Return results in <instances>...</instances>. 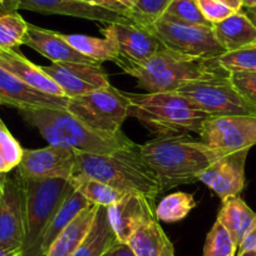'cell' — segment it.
I'll return each mask as SVG.
<instances>
[{"label": "cell", "mask_w": 256, "mask_h": 256, "mask_svg": "<svg viewBox=\"0 0 256 256\" xmlns=\"http://www.w3.org/2000/svg\"><path fill=\"white\" fill-rule=\"evenodd\" d=\"M140 152L156 174L162 192L198 181L202 172L228 154L187 134L157 137L140 144Z\"/></svg>", "instance_id": "obj_1"}, {"label": "cell", "mask_w": 256, "mask_h": 256, "mask_svg": "<svg viewBox=\"0 0 256 256\" xmlns=\"http://www.w3.org/2000/svg\"><path fill=\"white\" fill-rule=\"evenodd\" d=\"M26 123L36 127L48 144L86 154H112L136 144L123 132L96 131L66 108L19 110Z\"/></svg>", "instance_id": "obj_2"}, {"label": "cell", "mask_w": 256, "mask_h": 256, "mask_svg": "<svg viewBox=\"0 0 256 256\" xmlns=\"http://www.w3.org/2000/svg\"><path fill=\"white\" fill-rule=\"evenodd\" d=\"M73 174L98 180L126 194H141L152 200L162 192L156 174L144 160L137 144L112 154L76 152Z\"/></svg>", "instance_id": "obj_3"}, {"label": "cell", "mask_w": 256, "mask_h": 256, "mask_svg": "<svg viewBox=\"0 0 256 256\" xmlns=\"http://www.w3.org/2000/svg\"><path fill=\"white\" fill-rule=\"evenodd\" d=\"M128 117H134L158 137L200 134L210 116L177 92L127 93Z\"/></svg>", "instance_id": "obj_4"}, {"label": "cell", "mask_w": 256, "mask_h": 256, "mask_svg": "<svg viewBox=\"0 0 256 256\" xmlns=\"http://www.w3.org/2000/svg\"><path fill=\"white\" fill-rule=\"evenodd\" d=\"M127 74L136 78L146 93L176 92L190 80H198L218 70L208 62L188 58L164 48L140 64H118Z\"/></svg>", "instance_id": "obj_5"}, {"label": "cell", "mask_w": 256, "mask_h": 256, "mask_svg": "<svg viewBox=\"0 0 256 256\" xmlns=\"http://www.w3.org/2000/svg\"><path fill=\"white\" fill-rule=\"evenodd\" d=\"M26 194V234L22 256H44L43 240L52 218L73 186L70 180H23Z\"/></svg>", "instance_id": "obj_6"}, {"label": "cell", "mask_w": 256, "mask_h": 256, "mask_svg": "<svg viewBox=\"0 0 256 256\" xmlns=\"http://www.w3.org/2000/svg\"><path fill=\"white\" fill-rule=\"evenodd\" d=\"M176 92L210 117L256 116V108L238 93L228 73L221 70L210 76L190 80Z\"/></svg>", "instance_id": "obj_7"}, {"label": "cell", "mask_w": 256, "mask_h": 256, "mask_svg": "<svg viewBox=\"0 0 256 256\" xmlns=\"http://www.w3.org/2000/svg\"><path fill=\"white\" fill-rule=\"evenodd\" d=\"M66 110L96 131L120 134L123 122L128 118V100L124 92L110 84L68 98Z\"/></svg>", "instance_id": "obj_8"}, {"label": "cell", "mask_w": 256, "mask_h": 256, "mask_svg": "<svg viewBox=\"0 0 256 256\" xmlns=\"http://www.w3.org/2000/svg\"><path fill=\"white\" fill-rule=\"evenodd\" d=\"M147 29L167 49L188 58L208 62L225 53L216 39L212 26H194L161 18Z\"/></svg>", "instance_id": "obj_9"}, {"label": "cell", "mask_w": 256, "mask_h": 256, "mask_svg": "<svg viewBox=\"0 0 256 256\" xmlns=\"http://www.w3.org/2000/svg\"><path fill=\"white\" fill-rule=\"evenodd\" d=\"M198 136L204 144L225 154L250 150L256 144V116L208 117Z\"/></svg>", "instance_id": "obj_10"}, {"label": "cell", "mask_w": 256, "mask_h": 256, "mask_svg": "<svg viewBox=\"0 0 256 256\" xmlns=\"http://www.w3.org/2000/svg\"><path fill=\"white\" fill-rule=\"evenodd\" d=\"M104 38L112 39L118 48V58L114 63L140 64L151 58L166 46L147 28L134 22L108 23L100 29Z\"/></svg>", "instance_id": "obj_11"}, {"label": "cell", "mask_w": 256, "mask_h": 256, "mask_svg": "<svg viewBox=\"0 0 256 256\" xmlns=\"http://www.w3.org/2000/svg\"><path fill=\"white\" fill-rule=\"evenodd\" d=\"M76 152L48 144L43 148H24L16 174L23 180H70L74 174Z\"/></svg>", "instance_id": "obj_12"}, {"label": "cell", "mask_w": 256, "mask_h": 256, "mask_svg": "<svg viewBox=\"0 0 256 256\" xmlns=\"http://www.w3.org/2000/svg\"><path fill=\"white\" fill-rule=\"evenodd\" d=\"M26 234V194L16 174L8 177L0 196V245L20 248Z\"/></svg>", "instance_id": "obj_13"}, {"label": "cell", "mask_w": 256, "mask_h": 256, "mask_svg": "<svg viewBox=\"0 0 256 256\" xmlns=\"http://www.w3.org/2000/svg\"><path fill=\"white\" fill-rule=\"evenodd\" d=\"M42 70L62 88L68 98L87 94L110 86L108 74L100 63L62 62L52 63L42 67Z\"/></svg>", "instance_id": "obj_14"}, {"label": "cell", "mask_w": 256, "mask_h": 256, "mask_svg": "<svg viewBox=\"0 0 256 256\" xmlns=\"http://www.w3.org/2000/svg\"><path fill=\"white\" fill-rule=\"evenodd\" d=\"M248 150L231 152L202 172L198 181L212 190L222 201L238 196L245 187V162Z\"/></svg>", "instance_id": "obj_15"}, {"label": "cell", "mask_w": 256, "mask_h": 256, "mask_svg": "<svg viewBox=\"0 0 256 256\" xmlns=\"http://www.w3.org/2000/svg\"><path fill=\"white\" fill-rule=\"evenodd\" d=\"M154 200L141 194H126L118 202L107 208L110 226L118 241L127 244L140 226L156 218Z\"/></svg>", "instance_id": "obj_16"}, {"label": "cell", "mask_w": 256, "mask_h": 256, "mask_svg": "<svg viewBox=\"0 0 256 256\" xmlns=\"http://www.w3.org/2000/svg\"><path fill=\"white\" fill-rule=\"evenodd\" d=\"M67 97H56L39 92L0 67V104L26 110L36 108H67Z\"/></svg>", "instance_id": "obj_17"}, {"label": "cell", "mask_w": 256, "mask_h": 256, "mask_svg": "<svg viewBox=\"0 0 256 256\" xmlns=\"http://www.w3.org/2000/svg\"><path fill=\"white\" fill-rule=\"evenodd\" d=\"M36 12L40 14H58L74 16L100 23L132 22L120 14L100 8L94 4L83 3L80 0H19V10Z\"/></svg>", "instance_id": "obj_18"}, {"label": "cell", "mask_w": 256, "mask_h": 256, "mask_svg": "<svg viewBox=\"0 0 256 256\" xmlns=\"http://www.w3.org/2000/svg\"><path fill=\"white\" fill-rule=\"evenodd\" d=\"M24 44L30 46L42 56L52 60V63H62V62H73V63H96L88 56H83L76 50L66 39L63 34L58 32L48 30L39 28L28 23Z\"/></svg>", "instance_id": "obj_19"}, {"label": "cell", "mask_w": 256, "mask_h": 256, "mask_svg": "<svg viewBox=\"0 0 256 256\" xmlns=\"http://www.w3.org/2000/svg\"><path fill=\"white\" fill-rule=\"evenodd\" d=\"M0 67L39 92L56 97H66L62 88L42 70L40 66L32 63L28 58L14 49L0 50Z\"/></svg>", "instance_id": "obj_20"}, {"label": "cell", "mask_w": 256, "mask_h": 256, "mask_svg": "<svg viewBox=\"0 0 256 256\" xmlns=\"http://www.w3.org/2000/svg\"><path fill=\"white\" fill-rule=\"evenodd\" d=\"M212 29L225 53L256 43L255 26L242 10L235 12L224 20L212 24Z\"/></svg>", "instance_id": "obj_21"}, {"label": "cell", "mask_w": 256, "mask_h": 256, "mask_svg": "<svg viewBox=\"0 0 256 256\" xmlns=\"http://www.w3.org/2000/svg\"><path fill=\"white\" fill-rule=\"evenodd\" d=\"M100 205L92 204L80 211L74 220L54 240L46 256H72L92 228Z\"/></svg>", "instance_id": "obj_22"}, {"label": "cell", "mask_w": 256, "mask_h": 256, "mask_svg": "<svg viewBox=\"0 0 256 256\" xmlns=\"http://www.w3.org/2000/svg\"><path fill=\"white\" fill-rule=\"evenodd\" d=\"M127 245L136 256H174V245L157 218L140 226L130 236Z\"/></svg>", "instance_id": "obj_23"}, {"label": "cell", "mask_w": 256, "mask_h": 256, "mask_svg": "<svg viewBox=\"0 0 256 256\" xmlns=\"http://www.w3.org/2000/svg\"><path fill=\"white\" fill-rule=\"evenodd\" d=\"M218 221L228 230L234 244L238 248L255 224L256 212L246 205L242 198L234 196L222 201V208L218 211Z\"/></svg>", "instance_id": "obj_24"}, {"label": "cell", "mask_w": 256, "mask_h": 256, "mask_svg": "<svg viewBox=\"0 0 256 256\" xmlns=\"http://www.w3.org/2000/svg\"><path fill=\"white\" fill-rule=\"evenodd\" d=\"M117 240L108 218L107 208L100 206L92 228L72 256H102Z\"/></svg>", "instance_id": "obj_25"}, {"label": "cell", "mask_w": 256, "mask_h": 256, "mask_svg": "<svg viewBox=\"0 0 256 256\" xmlns=\"http://www.w3.org/2000/svg\"><path fill=\"white\" fill-rule=\"evenodd\" d=\"M90 205H92V202H90L82 194H80V192H78L77 190H74V187H73L72 192H70V195L67 196V198L63 201V204H62L60 208H58V211L56 212L54 218H52L48 228H46V236H44L43 240L44 256H46V251L50 248L52 244L54 242V240L58 238L59 234L74 220L76 216H77L80 211H83Z\"/></svg>", "instance_id": "obj_26"}, {"label": "cell", "mask_w": 256, "mask_h": 256, "mask_svg": "<svg viewBox=\"0 0 256 256\" xmlns=\"http://www.w3.org/2000/svg\"><path fill=\"white\" fill-rule=\"evenodd\" d=\"M63 36L76 50L96 63L116 62L120 56L117 46L110 38H94L84 34H63Z\"/></svg>", "instance_id": "obj_27"}, {"label": "cell", "mask_w": 256, "mask_h": 256, "mask_svg": "<svg viewBox=\"0 0 256 256\" xmlns=\"http://www.w3.org/2000/svg\"><path fill=\"white\" fill-rule=\"evenodd\" d=\"M70 182L74 187V190L82 194L90 202L104 206V208H110L113 204L118 202L126 195V192L113 188L98 180L90 178L82 174H73L70 178Z\"/></svg>", "instance_id": "obj_28"}, {"label": "cell", "mask_w": 256, "mask_h": 256, "mask_svg": "<svg viewBox=\"0 0 256 256\" xmlns=\"http://www.w3.org/2000/svg\"><path fill=\"white\" fill-rule=\"evenodd\" d=\"M195 206L194 195L186 192H174L160 201L154 208V214L158 221L172 224L184 220Z\"/></svg>", "instance_id": "obj_29"}, {"label": "cell", "mask_w": 256, "mask_h": 256, "mask_svg": "<svg viewBox=\"0 0 256 256\" xmlns=\"http://www.w3.org/2000/svg\"><path fill=\"white\" fill-rule=\"evenodd\" d=\"M212 67L224 72H254L256 70V43L234 52H226L222 56L208 60Z\"/></svg>", "instance_id": "obj_30"}, {"label": "cell", "mask_w": 256, "mask_h": 256, "mask_svg": "<svg viewBox=\"0 0 256 256\" xmlns=\"http://www.w3.org/2000/svg\"><path fill=\"white\" fill-rule=\"evenodd\" d=\"M28 23L18 12L0 16V50H13L23 46Z\"/></svg>", "instance_id": "obj_31"}, {"label": "cell", "mask_w": 256, "mask_h": 256, "mask_svg": "<svg viewBox=\"0 0 256 256\" xmlns=\"http://www.w3.org/2000/svg\"><path fill=\"white\" fill-rule=\"evenodd\" d=\"M162 19L194 26H212L202 16L196 0H172Z\"/></svg>", "instance_id": "obj_32"}, {"label": "cell", "mask_w": 256, "mask_h": 256, "mask_svg": "<svg viewBox=\"0 0 256 256\" xmlns=\"http://www.w3.org/2000/svg\"><path fill=\"white\" fill-rule=\"evenodd\" d=\"M236 250L230 234L216 220L206 236L202 256H235Z\"/></svg>", "instance_id": "obj_33"}, {"label": "cell", "mask_w": 256, "mask_h": 256, "mask_svg": "<svg viewBox=\"0 0 256 256\" xmlns=\"http://www.w3.org/2000/svg\"><path fill=\"white\" fill-rule=\"evenodd\" d=\"M172 0H136L134 10L130 13V19L137 26L147 28L162 18Z\"/></svg>", "instance_id": "obj_34"}, {"label": "cell", "mask_w": 256, "mask_h": 256, "mask_svg": "<svg viewBox=\"0 0 256 256\" xmlns=\"http://www.w3.org/2000/svg\"><path fill=\"white\" fill-rule=\"evenodd\" d=\"M231 82L241 96L256 108V70L228 73Z\"/></svg>", "instance_id": "obj_35"}, {"label": "cell", "mask_w": 256, "mask_h": 256, "mask_svg": "<svg viewBox=\"0 0 256 256\" xmlns=\"http://www.w3.org/2000/svg\"><path fill=\"white\" fill-rule=\"evenodd\" d=\"M196 2L202 16L211 24L218 23L235 13L234 9L221 3L220 0H196Z\"/></svg>", "instance_id": "obj_36"}, {"label": "cell", "mask_w": 256, "mask_h": 256, "mask_svg": "<svg viewBox=\"0 0 256 256\" xmlns=\"http://www.w3.org/2000/svg\"><path fill=\"white\" fill-rule=\"evenodd\" d=\"M93 4L100 6V8L108 9L110 12H114V13H118L130 19V10L126 6H123L118 0H93Z\"/></svg>", "instance_id": "obj_37"}, {"label": "cell", "mask_w": 256, "mask_h": 256, "mask_svg": "<svg viewBox=\"0 0 256 256\" xmlns=\"http://www.w3.org/2000/svg\"><path fill=\"white\" fill-rule=\"evenodd\" d=\"M102 256H136L131 248L126 242H120V241H116Z\"/></svg>", "instance_id": "obj_38"}, {"label": "cell", "mask_w": 256, "mask_h": 256, "mask_svg": "<svg viewBox=\"0 0 256 256\" xmlns=\"http://www.w3.org/2000/svg\"><path fill=\"white\" fill-rule=\"evenodd\" d=\"M238 252H242V251H250V250H256V221L254 224V226L251 228V230L248 231V235L245 236V238L242 240V242L238 246Z\"/></svg>", "instance_id": "obj_39"}, {"label": "cell", "mask_w": 256, "mask_h": 256, "mask_svg": "<svg viewBox=\"0 0 256 256\" xmlns=\"http://www.w3.org/2000/svg\"><path fill=\"white\" fill-rule=\"evenodd\" d=\"M19 10V0H0V16Z\"/></svg>", "instance_id": "obj_40"}, {"label": "cell", "mask_w": 256, "mask_h": 256, "mask_svg": "<svg viewBox=\"0 0 256 256\" xmlns=\"http://www.w3.org/2000/svg\"><path fill=\"white\" fill-rule=\"evenodd\" d=\"M0 256H22L20 248H9L0 245Z\"/></svg>", "instance_id": "obj_41"}, {"label": "cell", "mask_w": 256, "mask_h": 256, "mask_svg": "<svg viewBox=\"0 0 256 256\" xmlns=\"http://www.w3.org/2000/svg\"><path fill=\"white\" fill-rule=\"evenodd\" d=\"M8 172H10V170H9L8 164H6L3 147H2V144H0V174H6Z\"/></svg>", "instance_id": "obj_42"}, {"label": "cell", "mask_w": 256, "mask_h": 256, "mask_svg": "<svg viewBox=\"0 0 256 256\" xmlns=\"http://www.w3.org/2000/svg\"><path fill=\"white\" fill-rule=\"evenodd\" d=\"M241 10L245 13V16L250 19L251 23L254 24L256 29V6H248V8H242Z\"/></svg>", "instance_id": "obj_43"}, {"label": "cell", "mask_w": 256, "mask_h": 256, "mask_svg": "<svg viewBox=\"0 0 256 256\" xmlns=\"http://www.w3.org/2000/svg\"><path fill=\"white\" fill-rule=\"evenodd\" d=\"M220 2L226 4L228 6H230L235 12H240L242 9V2L241 0H220Z\"/></svg>", "instance_id": "obj_44"}, {"label": "cell", "mask_w": 256, "mask_h": 256, "mask_svg": "<svg viewBox=\"0 0 256 256\" xmlns=\"http://www.w3.org/2000/svg\"><path fill=\"white\" fill-rule=\"evenodd\" d=\"M118 2H120L123 6H126V8L130 10V13H131V10H134V6H136V0H118Z\"/></svg>", "instance_id": "obj_45"}, {"label": "cell", "mask_w": 256, "mask_h": 256, "mask_svg": "<svg viewBox=\"0 0 256 256\" xmlns=\"http://www.w3.org/2000/svg\"><path fill=\"white\" fill-rule=\"evenodd\" d=\"M6 178H8V176H6V174H0V196H2V194H3L4 184H6Z\"/></svg>", "instance_id": "obj_46"}, {"label": "cell", "mask_w": 256, "mask_h": 256, "mask_svg": "<svg viewBox=\"0 0 256 256\" xmlns=\"http://www.w3.org/2000/svg\"><path fill=\"white\" fill-rule=\"evenodd\" d=\"M242 2V8H248V6H255L256 0H241Z\"/></svg>", "instance_id": "obj_47"}, {"label": "cell", "mask_w": 256, "mask_h": 256, "mask_svg": "<svg viewBox=\"0 0 256 256\" xmlns=\"http://www.w3.org/2000/svg\"><path fill=\"white\" fill-rule=\"evenodd\" d=\"M238 256H256V250L242 251V252H238Z\"/></svg>", "instance_id": "obj_48"}, {"label": "cell", "mask_w": 256, "mask_h": 256, "mask_svg": "<svg viewBox=\"0 0 256 256\" xmlns=\"http://www.w3.org/2000/svg\"><path fill=\"white\" fill-rule=\"evenodd\" d=\"M3 128H6V126L4 124V122L2 120V118H0V130H3Z\"/></svg>", "instance_id": "obj_49"}, {"label": "cell", "mask_w": 256, "mask_h": 256, "mask_svg": "<svg viewBox=\"0 0 256 256\" xmlns=\"http://www.w3.org/2000/svg\"><path fill=\"white\" fill-rule=\"evenodd\" d=\"M80 2H83V3H90V4H93V0H80Z\"/></svg>", "instance_id": "obj_50"}]
</instances>
